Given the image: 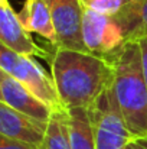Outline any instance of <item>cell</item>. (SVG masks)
<instances>
[{"mask_svg": "<svg viewBox=\"0 0 147 149\" xmlns=\"http://www.w3.org/2000/svg\"><path fill=\"white\" fill-rule=\"evenodd\" d=\"M49 61L58 97L65 109H88L112 84V65L108 56L55 48Z\"/></svg>", "mask_w": 147, "mask_h": 149, "instance_id": "6da1fadb", "label": "cell"}, {"mask_svg": "<svg viewBox=\"0 0 147 149\" xmlns=\"http://www.w3.org/2000/svg\"><path fill=\"white\" fill-rule=\"evenodd\" d=\"M112 65V91L133 138H147V86L137 42H124L107 55Z\"/></svg>", "mask_w": 147, "mask_h": 149, "instance_id": "7a4b0ae2", "label": "cell"}, {"mask_svg": "<svg viewBox=\"0 0 147 149\" xmlns=\"http://www.w3.org/2000/svg\"><path fill=\"white\" fill-rule=\"evenodd\" d=\"M0 70L22 83L33 96L48 104L52 110L63 107L59 101L52 75H49L33 56L20 55L0 44Z\"/></svg>", "mask_w": 147, "mask_h": 149, "instance_id": "3957f363", "label": "cell"}, {"mask_svg": "<svg viewBox=\"0 0 147 149\" xmlns=\"http://www.w3.org/2000/svg\"><path fill=\"white\" fill-rule=\"evenodd\" d=\"M88 110L94 123L97 149H126L133 141L118 109L112 84L99 94Z\"/></svg>", "mask_w": 147, "mask_h": 149, "instance_id": "277c9868", "label": "cell"}, {"mask_svg": "<svg viewBox=\"0 0 147 149\" xmlns=\"http://www.w3.org/2000/svg\"><path fill=\"white\" fill-rule=\"evenodd\" d=\"M50 9L52 23L55 29V48L84 51L82 39V0H46Z\"/></svg>", "mask_w": 147, "mask_h": 149, "instance_id": "5b68a950", "label": "cell"}, {"mask_svg": "<svg viewBox=\"0 0 147 149\" xmlns=\"http://www.w3.org/2000/svg\"><path fill=\"white\" fill-rule=\"evenodd\" d=\"M82 39L87 52L99 56L110 55L124 44L123 31L114 17L90 9L84 10Z\"/></svg>", "mask_w": 147, "mask_h": 149, "instance_id": "8992f818", "label": "cell"}, {"mask_svg": "<svg viewBox=\"0 0 147 149\" xmlns=\"http://www.w3.org/2000/svg\"><path fill=\"white\" fill-rule=\"evenodd\" d=\"M0 44L20 55L39 56L43 59H50L52 56L33 41L9 3L0 6Z\"/></svg>", "mask_w": 147, "mask_h": 149, "instance_id": "52a82bcc", "label": "cell"}, {"mask_svg": "<svg viewBox=\"0 0 147 149\" xmlns=\"http://www.w3.org/2000/svg\"><path fill=\"white\" fill-rule=\"evenodd\" d=\"M0 93L3 103H6L12 109L39 122L48 123L52 114V109L3 70H0Z\"/></svg>", "mask_w": 147, "mask_h": 149, "instance_id": "ba28073f", "label": "cell"}, {"mask_svg": "<svg viewBox=\"0 0 147 149\" xmlns=\"http://www.w3.org/2000/svg\"><path fill=\"white\" fill-rule=\"evenodd\" d=\"M45 130L46 123L29 117L0 101V135L38 149L43 141Z\"/></svg>", "mask_w": 147, "mask_h": 149, "instance_id": "9c48e42d", "label": "cell"}, {"mask_svg": "<svg viewBox=\"0 0 147 149\" xmlns=\"http://www.w3.org/2000/svg\"><path fill=\"white\" fill-rule=\"evenodd\" d=\"M17 16L29 33H38L55 45V29L46 0H25V4Z\"/></svg>", "mask_w": 147, "mask_h": 149, "instance_id": "30bf717a", "label": "cell"}, {"mask_svg": "<svg viewBox=\"0 0 147 149\" xmlns=\"http://www.w3.org/2000/svg\"><path fill=\"white\" fill-rule=\"evenodd\" d=\"M112 17L123 31L124 42H137L147 38V0L126 3Z\"/></svg>", "mask_w": 147, "mask_h": 149, "instance_id": "8fae6325", "label": "cell"}, {"mask_svg": "<svg viewBox=\"0 0 147 149\" xmlns=\"http://www.w3.org/2000/svg\"><path fill=\"white\" fill-rule=\"evenodd\" d=\"M38 149H72L68 109L58 107L52 110L46 123L43 141Z\"/></svg>", "mask_w": 147, "mask_h": 149, "instance_id": "7c38bea8", "label": "cell"}, {"mask_svg": "<svg viewBox=\"0 0 147 149\" xmlns=\"http://www.w3.org/2000/svg\"><path fill=\"white\" fill-rule=\"evenodd\" d=\"M72 149H97L95 130L88 109H68Z\"/></svg>", "mask_w": 147, "mask_h": 149, "instance_id": "4fadbf2b", "label": "cell"}, {"mask_svg": "<svg viewBox=\"0 0 147 149\" xmlns=\"http://www.w3.org/2000/svg\"><path fill=\"white\" fill-rule=\"evenodd\" d=\"M82 4L85 9H90L92 12L107 16H114L121 10V7L126 3L123 0H82Z\"/></svg>", "mask_w": 147, "mask_h": 149, "instance_id": "5bb4252c", "label": "cell"}, {"mask_svg": "<svg viewBox=\"0 0 147 149\" xmlns=\"http://www.w3.org/2000/svg\"><path fill=\"white\" fill-rule=\"evenodd\" d=\"M0 149H36L35 146L26 145L23 142H17L13 141L10 138H6L3 135H0Z\"/></svg>", "mask_w": 147, "mask_h": 149, "instance_id": "9a60e30c", "label": "cell"}, {"mask_svg": "<svg viewBox=\"0 0 147 149\" xmlns=\"http://www.w3.org/2000/svg\"><path fill=\"white\" fill-rule=\"evenodd\" d=\"M139 47H140V54H141V68H143V75H144V81L147 86V38H143L140 41H137Z\"/></svg>", "mask_w": 147, "mask_h": 149, "instance_id": "2e32d148", "label": "cell"}, {"mask_svg": "<svg viewBox=\"0 0 147 149\" xmlns=\"http://www.w3.org/2000/svg\"><path fill=\"white\" fill-rule=\"evenodd\" d=\"M134 143H136L137 149H147V138L146 139H137V141H134Z\"/></svg>", "mask_w": 147, "mask_h": 149, "instance_id": "e0dca14e", "label": "cell"}, {"mask_svg": "<svg viewBox=\"0 0 147 149\" xmlns=\"http://www.w3.org/2000/svg\"><path fill=\"white\" fill-rule=\"evenodd\" d=\"M126 149H137V146H136V143H134V141H131L127 146H126Z\"/></svg>", "mask_w": 147, "mask_h": 149, "instance_id": "ac0fdd59", "label": "cell"}, {"mask_svg": "<svg viewBox=\"0 0 147 149\" xmlns=\"http://www.w3.org/2000/svg\"><path fill=\"white\" fill-rule=\"evenodd\" d=\"M9 1L7 0H0V6H4V4H7Z\"/></svg>", "mask_w": 147, "mask_h": 149, "instance_id": "d6986e66", "label": "cell"}, {"mask_svg": "<svg viewBox=\"0 0 147 149\" xmlns=\"http://www.w3.org/2000/svg\"><path fill=\"white\" fill-rule=\"evenodd\" d=\"M124 3H128V1H133V0H123Z\"/></svg>", "mask_w": 147, "mask_h": 149, "instance_id": "ffe728a7", "label": "cell"}, {"mask_svg": "<svg viewBox=\"0 0 147 149\" xmlns=\"http://www.w3.org/2000/svg\"><path fill=\"white\" fill-rule=\"evenodd\" d=\"M0 101H3V99H1V93H0Z\"/></svg>", "mask_w": 147, "mask_h": 149, "instance_id": "44dd1931", "label": "cell"}]
</instances>
